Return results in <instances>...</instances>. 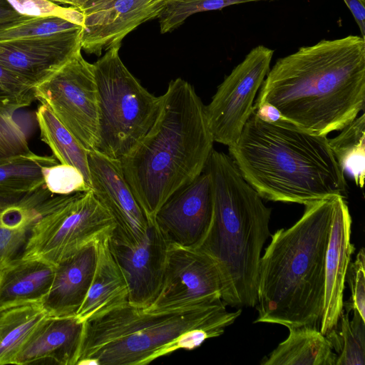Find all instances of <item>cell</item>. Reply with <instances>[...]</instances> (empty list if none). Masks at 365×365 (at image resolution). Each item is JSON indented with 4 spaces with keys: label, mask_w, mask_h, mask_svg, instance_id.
Segmentation results:
<instances>
[{
    "label": "cell",
    "mask_w": 365,
    "mask_h": 365,
    "mask_svg": "<svg viewBox=\"0 0 365 365\" xmlns=\"http://www.w3.org/2000/svg\"><path fill=\"white\" fill-rule=\"evenodd\" d=\"M265 102L312 133L341 130L364 109L365 38L323 39L277 59L254 107Z\"/></svg>",
    "instance_id": "cell-1"
},
{
    "label": "cell",
    "mask_w": 365,
    "mask_h": 365,
    "mask_svg": "<svg viewBox=\"0 0 365 365\" xmlns=\"http://www.w3.org/2000/svg\"><path fill=\"white\" fill-rule=\"evenodd\" d=\"M244 179L262 199L306 205L347 197L344 173L327 135L286 119L261 120L253 111L237 140L228 146Z\"/></svg>",
    "instance_id": "cell-2"
},
{
    "label": "cell",
    "mask_w": 365,
    "mask_h": 365,
    "mask_svg": "<svg viewBox=\"0 0 365 365\" xmlns=\"http://www.w3.org/2000/svg\"><path fill=\"white\" fill-rule=\"evenodd\" d=\"M160 96L152 127L120 163L124 177L150 220L177 190L205 170L214 140L205 105L194 87L172 80Z\"/></svg>",
    "instance_id": "cell-3"
},
{
    "label": "cell",
    "mask_w": 365,
    "mask_h": 365,
    "mask_svg": "<svg viewBox=\"0 0 365 365\" xmlns=\"http://www.w3.org/2000/svg\"><path fill=\"white\" fill-rule=\"evenodd\" d=\"M334 197L304 205L292 226L271 235L259 264L254 323L288 328L320 321Z\"/></svg>",
    "instance_id": "cell-4"
},
{
    "label": "cell",
    "mask_w": 365,
    "mask_h": 365,
    "mask_svg": "<svg viewBox=\"0 0 365 365\" xmlns=\"http://www.w3.org/2000/svg\"><path fill=\"white\" fill-rule=\"evenodd\" d=\"M222 299L149 312L128 302L84 322L76 365H146L178 350H192L220 336L242 313Z\"/></svg>",
    "instance_id": "cell-5"
},
{
    "label": "cell",
    "mask_w": 365,
    "mask_h": 365,
    "mask_svg": "<svg viewBox=\"0 0 365 365\" xmlns=\"http://www.w3.org/2000/svg\"><path fill=\"white\" fill-rule=\"evenodd\" d=\"M205 169L212 180L213 212L197 249L217 267L223 302L232 307H255L262 251L271 236V209L230 155L213 148Z\"/></svg>",
    "instance_id": "cell-6"
},
{
    "label": "cell",
    "mask_w": 365,
    "mask_h": 365,
    "mask_svg": "<svg viewBox=\"0 0 365 365\" xmlns=\"http://www.w3.org/2000/svg\"><path fill=\"white\" fill-rule=\"evenodd\" d=\"M120 46H113L93 63L98 103L96 150L117 160L147 134L160 105V96L150 93L125 67L119 56Z\"/></svg>",
    "instance_id": "cell-7"
},
{
    "label": "cell",
    "mask_w": 365,
    "mask_h": 365,
    "mask_svg": "<svg viewBox=\"0 0 365 365\" xmlns=\"http://www.w3.org/2000/svg\"><path fill=\"white\" fill-rule=\"evenodd\" d=\"M115 228L113 217L92 190L76 192L35 224L21 257L56 265L110 237Z\"/></svg>",
    "instance_id": "cell-8"
},
{
    "label": "cell",
    "mask_w": 365,
    "mask_h": 365,
    "mask_svg": "<svg viewBox=\"0 0 365 365\" xmlns=\"http://www.w3.org/2000/svg\"><path fill=\"white\" fill-rule=\"evenodd\" d=\"M77 51L48 78L34 88L36 99L46 105L88 151L98 140V90L93 64Z\"/></svg>",
    "instance_id": "cell-9"
},
{
    "label": "cell",
    "mask_w": 365,
    "mask_h": 365,
    "mask_svg": "<svg viewBox=\"0 0 365 365\" xmlns=\"http://www.w3.org/2000/svg\"><path fill=\"white\" fill-rule=\"evenodd\" d=\"M274 51L252 48L217 87L205 112L214 142L230 146L240 135L254 108L257 93L270 69Z\"/></svg>",
    "instance_id": "cell-10"
},
{
    "label": "cell",
    "mask_w": 365,
    "mask_h": 365,
    "mask_svg": "<svg viewBox=\"0 0 365 365\" xmlns=\"http://www.w3.org/2000/svg\"><path fill=\"white\" fill-rule=\"evenodd\" d=\"M221 299V279L214 261L197 248L170 244L160 289L145 310L187 308Z\"/></svg>",
    "instance_id": "cell-11"
},
{
    "label": "cell",
    "mask_w": 365,
    "mask_h": 365,
    "mask_svg": "<svg viewBox=\"0 0 365 365\" xmlns=\"http://www.w3.org/2000/svg\"><path fill=\"white\" fill-rule=\"evenodd\" d=\"M170 243L154 220H150L143 239L136 244L111 234L109 247L121 269L128 289V303L145 309L161 287Z\"/></svg>",
    "instance_id": "cell-12"
},
{
    "label": "cell",
    "mask_w": 365,
    "mask_h": 365,
    "mask_svg": "<svg viewBox=\"0 0 365 365\" xmlns=\"http://www.w3.org/2000/svg\"><path fill=\"white\" fill-rule=\"evenodd\" d=\"M170 0H91L79 10L83 15L81 49L100 56L121 44L141 24L158 18Z\"/></svg>",
    "instance_id": "cell-13"
},
{
    "label": "cell",
    "mask_w": 365,
    "mask_h": 365,
    "mask_svg": "<svg viewBox=\"0 0 365 365\" xmlns=\"http://www.w3.org/2000/svg\"><path fill=\"white\" fill-rule=\"evenodd\" d=\"M212 212V180L205 169L161 205L154 221L170 244L197 248L209 229Z\"/></svg>",
    "instance_id": "cell-14"
},
{
    "label": "cell",
    "mask_w": 365,
    "mask_h": 365,
    "mask_svg": "<svg viewBox=\"0 0 365 365\" xmlns=\"http://www.w3.org/2000/svg\"><path fill=\"white\" fill-rule=\"evenodd\" d=\"M88 165L91 190L115 221L113 232L129 242L138 243L150 220L127 182L120 160L92 150L88 151Z\"/></svg>",
    "instance_id": "cell-15"
},
{
    "label": "cell",
    "mask_w": 365,
    "mask_h": 365,
    "mask_svg": "<svg viewBox=\"0 0 365 365\" xmlns=\"http://www.w3.org/2000/svg\"><path fill=\"white\" fill-rule=\"evenodd\" d=\"M82 29L1 42L0 64L35 88L81 50Z\"/></svg>",
    "instance_id": "cell-16"
},
{
    "label": "cell",
    "mask_w": 365,
    "mask_h": 365,
    "mask_svg": "<svg viewBox=\"0 0 365 365\" xmlns=\"http://www.w3.org/2000/svg\"><path fill=\"white\" fill-rule=\"evenodd\" d=\"M73 194H54L45 184L29 190H0V269L21 257L35 224Z\"/></svg>",
    "instance_id": "cell-17"
},
{
    "label": "cell",
    "mask_w": 365,
    "mask_h": 365,
    "mask_svg": "<svg viewBox=\"0 0 365 365\" xmlns=\"http://www.w3.org/2000/svg\"><path fill=\"white\" fill-rule=\"evenodd\" d=\"M352 220L346 198L335 196L325 260L324 295L319 331L328 334L339 322L344 309V291L351 255Z\"/></svg>",
    "instance_id": "cell-18"
},
{
    "label": "cell",
    "mask_w": 365,
    "mask_h": 365,
    "mask_svg": "<svg viewBox=\"0 0 365 365\" xmlns=\"http://www.w3.org/2000/svg\"><path fill=\"white\" fill-rule=\"evenodd\" d=\"M84 322L76 316L47 317L34 329L17 354L14 364L49 363L76 365Z\"/></svg>",
    "instance_id": "cell-19"
},
{
    "label": "cell",
    "mask_w": 365,
    "mask_h": 365,
    "mask_svg": "<svg viewBox=\"0 0 365 365\" xmlns=\"http://www.w3.org/2000/svg\"><path fill=\"white\" fill-rule=\"evenodd\" d=\"M96 243L55 265L51 289L41 303L48 317L76 316L88 291L95 271Z\"/></svg>",
    "instance_id": "cell-20"
},
{
    "label": "cell",
    "mask_w": 365,
    "mask_h": 365,
    "mask_svg": "<svg viewBox=\"0 0 365 365\" xmlns=\"http://www.w3.org/2000/svg\"><path fill=\"white\" fill-rule=\"evenodd\" d=\"M110 237L96 243L97 258L92 281L76 314L80 322L93 320L128 302L127 282L110 252Z\"/></svg>",
    "instance_id": "cell-21"
},
{
    "label": "cell",
    "mask_w": 365,
    "mask_h": 365,
    "mask_svg": "<svg viewBox=\"0 0 365 365\" xmlns=\"http://www.w3.org/2000/svg\"><path fill=\"white\" fill-rule=\"evenodd\" d=\"M55 265L17 258L0 269V309L42 303L54 277Z\"/></svg>",
    "instance_id": "cell-22"
},
{
    "label": "cell",
    "mask_w": 365,
    "mask_h": 365,
    "mask_svg": "<svg viewBox=\"0 0 365 365\" xmlns=\"http://www.w3.org/2000/svg\"><path fill=\"white\" fill-rule=\"evenodd\" d=\"M289 335L261 365H336L337 354L327 337L316 327H288Z\"/></svg>",
    "instance_id": "cell-23"
},
{
    "label": "cell",
    "mask_w": 365,
    "mask_h": 365,
    "mask_svg": "<svg viewBox=\"0 0 365 365\" xmlns=\"http://www.w3.org/2000/svg\"><path fill=\"white\" fill-rule=\"evenodd\" d=\"M36 118L40 129L41 140L50 148L53 156L60 163L70 165L79 170L91 188L88 151L78 143L46 105L41 103L38 107Z\"/></svg>",
    "instance_id": "cell-24"
},
{
    "label": "cell",
    "mask_w": 365,
    "mask_h": 365,
    "mask_svg": "<svg viewBox=\"0 0 365 365\" xmlns=\"http://www.w3.org/2000/svg\"><path fill=\"white\" fill-rule=\"evenodd\" d=\"M47 317L41 303L0 309V365L14 364L28 338Z\"/></svg>",
    "instance_id": "cell-25"
},
{
    "label": "cell",
    "mask_w": 365,
    "mask_h": 365,
    "mask_svg": "<svg viewBox=\"0 0 365 365\" xmlns=\"http://www.w3.org/2000/svg\"><path fill=\"white\" fill-rule=\"evenodd\" d=\"M329 147L344 173L362 188L365 177V115L357 116L329 139Z\"/></svg>",
    "instance_id": "cell-26"
},
{
    "label": "cell",
    "mask_w": 365,
    "mask_h": 365,
    "mask_svg": "<svg viewBox=\"0 0 365 365\" xmlns=\"http://www.w3.org/2000/svg\"><path fill=\"white\" fill-rule=\"evenodd\" d=\"M353 312L351 320L343 312L337 326L326 335L336 352V365L365 364V319Z\"/></svg>",
    "instance_id": "cell-27"
},
{
    "label": "cell",
    "mask_w": 365,
    "mask_h": 365,
    "mask_svg": "<svg viewBox=\"0 0 365 365\" xmlns=\"http://www.w3.org/2000/svg\"><path fill=\"white\" fill-rule=\"evenodd\" d=\"M58 163L52 155H39L34 153L17 158L0 165V190L22 191L43 185L42 170L46 166Z\"/></svg>",
    "instance_id": "cell-28"
},
{
    "label": "cell",
    "mask_w": 365,
    "mask_h": 365,
    "mask_svg": "<svg viewBox=\"0 0 365 365\" xmlns=\"http://www.w3.org/2000/svg\"><path fill=\"white\" fill-rule=\"evenodd\" d=\"M58 16H30L0 26V43L47 36L81 26Z\"/></svg>",
    "instance_id": "cell-29"
},
{
    "label": "cell",
    "mask_w": 365,
    "mask_h": 365,
    "mask_svg": "<svg viewBox=\"0 0 365 365\" xmlns=\"http://www.w3.org/2000/svg\"><path fill=\"white\" fill-rule=\"evenodd\" d=\"M274 0H170L158 16L160 32H169L194 14L220 10L225 7L252 1Z\"/></svg>",
    "instance_id": "cell-30"
},
{
    "label": "cell",
    "mask_w": 365,
    "mask_h": 365,
    "mask_svg": "<svg viewBox=\"0 0 365 365\" xmlns=\"http://www.w3.org/2000/svg\"><path fill=\"white\" fill-rule=\"evenodd\" d=\"M33 153L27 134L14 113L0 110V165Z\"/></svg>",
    "instance_id": "cell-31"
},
{
    "label": "cell",
    "mask_w": 365,
    "mask_h": 365,
    "mask_svg": "<svg viewBox=\"0 0 365 365\" xmlns=\"http://www.w3.org/2000/svg\"><path fill=\"white\" fill-rule=\"evenodd\" d=\"M36 99L34 88L0 64V110L14 113Z\"/></svg>",
    "instance_id": "cell-32"
},
{
    "label": "cell",
    "mask_w": 365,
    "mask_h": 365,
    "mask_svg": "<svg viewBox=\"0 0 365 365\" xmlns=\"http://www.w3.org/2000/svg\"><path fill=\"white\" fill-rule=\"evenodd\" d=\"M42 173L46 187L54 194L70 195L91 190L81 171L72 165L56 163L43 168Z\"/></svg>",
    "instance_id": "cell-33"
},
{
    "label": "cell",
    "mask_w": 365,
    "mask_h": 365,
    "mask_svg": "<svg viewBox=\"0 0 365 365\" xmlns=\"http://www.w3.org/2000/svg\"><path fill=\"white\" fill-rule=\"evenodd\" d=\"M19 14L30 16H58L83 25V15L74 7H63L49 0H6Z\"/></svg>",
    "instance_id": "cell-34"
},
{
    "label": "cell",
    "mask_w": 365,
    "mask_h": 365,
    "mask_svg": "<svg viewBox=\"0 0 365 365\" xmlns=\"http://www.w3.org/2000/svg\"><path fill=\"white\" fill-rule=\"evenodd\" d=\"M351 290V297L344 302L346 313L356 310L365 319V251L361 248L353 262H350L346 279Z\"/></svg>",
    "instance_id": "cell-35"
},
{
    "label": "cell",
    "mask_w": 365,
    "mask_h": 365,
    "mask_svg": "<svg viewBox=\"0 0 365 365\" xmlns=\"http://www.w3.org/2000/svg\"><path fill=\"white\" fill-rule=\"evenodd\" d=\"M354 16L361 32L365 38V0H344Z\"/></svg>",
    "instance_id": "cell-36"
},
{
    "label": "cell",
    "mask_w": 365,
    "mask_h": 365,
    "mask_svg": "<svg viewBox=\"0 0 365 365\" xmlns=\"http://www.w3.org/2000/svg\"><path fill=\"white\" fill-rule=\"evenodd\" d=\"M254 110L259 118L267 122L275 123L284 119L280 111L274 106L267 102L254 107Z\"/></svg>",
    "instance_id": "cell-37"
},
{
    "label": "cell",
    "mask_w": 365,
    "mask_h": 365,
    "mask_svg": "<svg viewBox=\"0 0 365 365\" xmlns=\"http://www.w3.org/2000/svg\"><path fill=\"white\" fill-rule=\"evenodd\" d=\"M26 16L16 11L6 0H0V26Z\"/></svg>",
    "instance_id": "cell-38"
},
{
    "label": "cell",
    "mask_w": 365,
    "mask_h": 365,
    "mask_svg": "<svg viewBox=\"0 0 365 365\" xmlns=\"http://www.w3.org/2000/svg\"><path fill=\"white\" fill-rule=\"evenodd\" d=\"M54 3L68 4L72 7L80 9L86 3V0H49Z\"/></svg>",
    "instance_id": "cell-39"
},
{
    "label": "cell",
    "mask_w": 365,
    "mask_h": 365,
    "mask_svg": "<svg viewBox=\"0 0 365 365\" xmlns=\"http://www.w3.org/2000/svg\"><path fill=\"white\" fill-rule=\"evenodd\" d=\"M91 1V0H86V3H87L88 1Z\"/></svg>",
    "instance_id": "cell-40"
}]
</instances>
